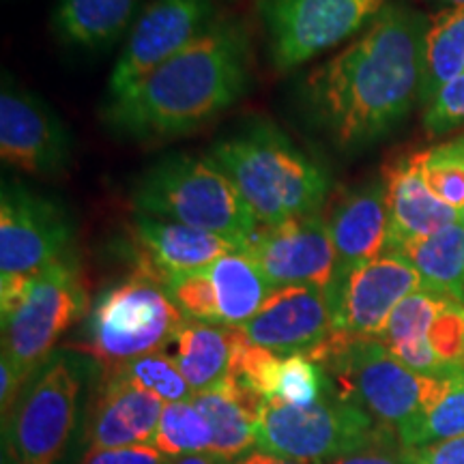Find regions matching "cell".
I'll return each instance as SVG.
<instances>
[{"mask_svg":"<svg viewBox=\"0 0 464 464\" xmlns=\"http://www.w3.org/2000/svg\"><path fill=\"white\" fill-rule=\"evenodd\" d=\"M166 290L188 321L219 324L216 288H213L207 266L200 271L170 277L166 280Z\"/></svg>","mask_w":464,"mask_h":464,"instance_id":"obj_33","label":"cell"},{"mask_svg":"<svg viewBox=\"0 0 464 464\" xmlns=\"http://www.w3.org/2000/svg\"><path fill=\"white\" fill-rule=\"evenodd\" d=\"M327 464H420L417 448H404L402 443H385L348 454Z\"/></svg>","mask_w":464,"mask_h":464,"instance_id":"obj_37","label":"cell"},{"mask_svg":"<svg viewBox=\"0 0 464 464\" xmlns=\"http://www.w3.org/2000/svg\"><path fill=\"white\" fill-rule=\"evenodd\" d=\"M423 177L432 194L460 216L464 211V136L423 150Z\"/></svg>","mask_w":464,"mask_h":464,"instance_id":"obj_30","label":"cell"},{"mask_svg":"<svg viewBox=\"0 0 464 464\" xmlns=\"http://www.w3.org/2000/svg\"><path fill=\"white\" fill-rule=\"evenodd\" d=\"M213 434L191 402H170L161 411L153 448L164 456H191L211 450Z\"/></svg>","mask_w":464,"mask_h":464,"instance_id":"obj_27","label":"cell"},{"mask_svg":"<svg viewBox=\"0 0 464 464\" xmlns=\"http://www.w3.org/2000/svg\"><path fill=\"white\" fill-rule=\"evenodd\" d=\"M168 464H232V460L222 456L211 454V451H202V454H191L177 458V460H170Z\"/></svg>","mask_w":464,"mask_h":464,"instance_id":"obj_41","label":"cell"},{"mask_svg":"<svg viewBox=\"0 0 464 464\" xmlns=\"http://www.w3.org/2000/svg\"><path fill=\"white\" fill-rule=\"evenodd\" d=\"M232 464H301L299 460H290V458H282L276 454H269V451H252V454L243 456L241 460Z\"/></svg>","mask_w":464,"mask_h":464,"instance_id":"obj_40","label":"cell"},{"mask_svg":"<svg viewBox=\"0 0 464 464\" xmlns=\"http://www.w3.org/2000/svg\"><path fill=\"white\" fill-rule=\"evenodd\" d=\"M387 0H258L277 72L304 63L365 31Z\"/></svg>","mask_w":464,"mask_h":464,"instance_id":"obj_10","label":"cell"},{"mask_svg":"<svg viewBox=\"0 0 464 464\" xmlns=\"http://www.w3.org/2000/svg\"><path fill=\"white\" fill-rule=\"evenodd\" d=\"M252 48L246 26L219 20L198 42L116 97L103 119L131 140H168L198 130L247 91Z\"/></svg>","mask_w":464,"mask_h":464,"instance_id":"obj_2","label":"cell"},{"mask_svg":"<svg viewBox=\"0 0 464 464\" xmlns=\"http://www.w3.org/2000/svg\"><path fill=\"white\" fill-rule=\"evenodd\" d=\"M430 15L390 0L344 50L307 75L305 112L342 150L385 138L421 103Z\"/></svg>","mask_w":464,"mask_h":464,"instance_id":"obj_1","label":"cell"},{"mask_svg":"<svg viewBox=\"0 0 464 464\" xmlns=\"http://www.w3.org/2000/svg\"><path fill=\"white\" fill-rule=\"evenodd\" d=\"M456 437H464V368L448 374L443 398L428 415L421 448Z\"/></svg>","mask_w":464,"mask_h":464,"instance_id":"obj_34","label":"cell"},{"mask_svg":"<svg viewBox=\"0 0 464 464\" xmlns=\"http://www.w3.org/2000/svg\"><path fill=\"white\" fill-rule=\"evenodd\" d=\"M131 207L140 216L213 232L241 247L260 226L230 179L194 155H172L144 170L133 185Z\"/></svg>","mask_w":464,"mask_h":464,"instance_id":"obj_5","label":"cell"},{"mask_svg":"<svg viewBox=\"0 0 464 464\" xmlns=\"http://www.w3.org/2000/svg\"><path fill=\"white\" fill-rule=\"evenodd\" d=\"M305 357L321 365L342 398L362 404L404 448H421L428 415L443 398L448 376L415 372L381 340L342 329Z\"/></svg>","mask_w":464,"mask_h":464,"instance_id":"obj_3","label":"cell"},{"mask_svg":"<svg viewBox=\"0 0 464 464\" xmlns=\"http://www.w3.org/2000/svg\"><path fill=\"white\" fill-rule=\"evenodd\" d=\"M239 327H226V324L185 321L170 344L185 381L194 393L207 392L218 387L230 372L232 351Z\"/></svg>","mask_w":464,"mask_h":464,"instance_id":"obj_21","label":"cell"},{"mask_svg":"<svg viewBox=\"0 0 464 464\" xmlns=\"http://www.w3.org/2000/svg\"><path fill=\"white\" fill-rule=\"evenodd\" d=\"M420 464H464V437L417 448Z\"/></svg>","mask_w":464,"mask_h":464,"instance_id":"obj_39","label":"cell"},{"mask_svg":"<svg viewBox=\"0 0 464 464\" xmlns=\"http://www.w3.org/2000/svg\"><path fill=\"white\" fill-rule=\"evenodd\" d=\"M213 0H150L136 17L116 65L108 97H116L218 24Z\"/></svg>","mask_w":464,"mask_h":464,"instance_id":"obj_11","label":"cell"},{"mask_svg":"<svg viewBox=\"0 0 464 464\" xmlns=\"http://www.w3.org/2000/svg\"><path fill=\"white\" fill-rule=\"evenodd\" d=\"M166 456L149 445L116 450H89L82 464H168Z\"/></svg>","mask_w":464,"mask_h":464,"instance_id":"obj_38","label":"cell"},{"mask_svg":"<svg viewBox=\"0 0 464 464\" xmlns=\"http://www.w3.org/2000/svg\"><path fill=\"white\" fill-rule=\"evenodd\" d=\"M420 288V274L400 252H385L335 274L327 288L335 329L362 338H381L400 301Z\"/></svg>","mask_w":464,"mask_h":464,"instance_id":"obj_13","label":"cell"},{"mask_svg":"<svg viewBox=\"0 0 464 464\" xmlns=\"http://www.w3.org/2000/svg\"><path fill=\"white\" fill-rule=\"evenodd\" d=\"M108 372H119L125 379L136 382L144 392L153 393L161 402H191L194 398V390L174 359L164 351L150 353V355H142L131 362L116 365V368L108 370Z\"/></svg>","mask_w":464,"mask_h":464,"instance_id":"obj_28","label":"cell"},{"mask_svg":"<svg viewBox=\"0 0 464 464\" xmlns=\"http://www.w3.org/2000/svg\"><path fill=\"white\" fill-rule=\"evenodd\" d=\"M464 73V7H448L430 15L423 52L421 103L450 80Z\"/></svg>","mask_w":464,"mask_h":464,"instance_id":"obj_26","label":"cell"},{"mask_svg":"<svg viewBox=\"0 0 464 464\" xmlns=\"http://www.w3.org/2000/svg\"><path fill=\"white\" fill-rule=\"evenodd\" d=\"M188 318L174 305L166 284L147 269L114 284L97 297L80 344L106 370L170 346Z\"/></svg>","mask_w":464,"mask_h":464,"instance_id":"obj_7","label":"cell"},{"mask_svg":"<svg viewBox=\"0 0 464 464\" xmlns=\"http://www.w3.org/2000/svg\"><path fill=\"white\" fill-rule=\"evenodd\" d=\"M420 274L423 288L464 304V224L451 222L400 249Z\"/></svg>","mask_w":464,"mask_h":464,"instance_id":"obj_24","label":"cell"},{"mask_svg":"<svg viewBox=\"0 0 464 464\" xmlns=\"http://www.w3.org/2000/svg\"><path fill=\"white\" fill-rule=\"evenodd\" d=\"M460 222H462V224H464V211H462V213H460Z\"/></svg>","mask_w":464,"mask_h":464,"instance_id":"obj_43","label":"cell"},{"mask_svg":"<svg viewBox=\"0 0 464 464\" xmlns=\"http://www.w3.org/2000/svg\"><path fill=\"white\" fill-rule=\"evenodd\" d=\"M84 310L82 274L72 254H65L33 276L20 304L3 314V353L28 381Z\"/></svg>","mask_w":464,"mask_h":464,"instance_id":"obj_9","label":"cell"},{"mask_svg":"<svg viewBox=\"0 0 464 464\" xmlns=\"http://www.w3.org/2000/svg\"><path fill=\"white\" fill-rule=\"evenodd\" d=\"M282 362L284 357L277 355V353L249 342L247 335L239 327V334H237L235 340V351H232L228 376L239 381L241 385L249 387L252 392H256L258 396L269 400L277 396Z\"/></svg>","mask_w":464,"mask_h":464,"instance_id":"obj_31","label":"cell"},{"mask_svg":"<svg viewBox=\"0 0 464 464\" xmlns=\"http://www.w3.org/2000/svg\"><path fill=\"white\" fill-rule=\"evenodd\" d=\"M450 301L451 299L432 293V290L428 288L415 290L413 295H409V297L400 301L396 310L392 312L390 321H387L385 332H382L381 338L376 340H381L387 348L426 340L434 318L440 314V310H443Z\"/></svg>","mask_w":464,"mask_h":464,"instance_id":"obj_29","label":"cell"},{"mask_svg":"<svg viewBox=\"0 0 464 464\" xmlns=\"http://www.w3.org/2000/svg\"><path fill=\"white\" fill-rule=\"evenodd\" d=\"M276 288L332 286L338 254L329 226L321 216L295 218L276 226H258L243 247Z\"/></svg>","mask_w":464,"mask_h":464,"instance_id":"obj_14","label":"cell"},{"mask_svg":"<svg viewBox=\"0 0 464 464\" xmlns=\"http://www.w3.org/2000/svg\"><path fill=\"white\" fill-rule=\"evenodd\" d=\"M241 329L249 342L277 355H307L335 329L327 290L316 286L276 288L258 314Z\"/></svg>","mask_w":464,"mask_h":464,"instance_id":"obj_16","label":"cell"},{"mask_svg":"<svg viewBox=\"0 0 464 464\" xmlns=\"http://www.w3.org/2000/svg\"><path fill=\"white\" fill-rule=\"evenodd\" d=\"M260 226L318 216L329 194L324 168L271 123L249 125L208 149Z\"/></svg>","mask_w":464,"mask_h":464,"instance_id":"obj_4","label":"cell"},{"mask_svg":"<svg viewBox=\"0 0 464 464\" xmlns=\"http://www.w3.org/2000/svg\"><path fill=\"white\" fill-rule=\"evenodd\" d=\"M84 365L56 353L34 372L5 417V445L14 464H54L65 454L75 426Z\"/></svg>","mask_w":464,"mask_h":464,"instance_id":"obj_8","label":"cell"},{"mask_svg":"<svg viewBox=\"0 0 464 464\" xmlns=\"http://www.w3.org/2000/svg\"><path fill=\"white\" fill-rule=\"evenodd\" d=\"M131 232L144 256L142 269L155 274L164 284L174 276L205 269L226 254L243 252L239 243L226 237L140 213H136Z\"/></svg>","mask_w":464,"mask_h":464,"instance_id":"obj_19","label":"cell"},{"mask_svg":"<svg viewBox=\"0 0 464 464\" xmlns=\"http://www.w3.org/2000/svg\"><path fill=\"white\" fill-rule=\"evenodd\" d=\"M0 155L33 177H58L72 161V138L48 103L3 80L0 92Z\"/></svg>","mask_w":464,"mask_h":464,"instance_id":"obj_15","label":"cell"},{"mask_svg":"<svg viewBox=\"0 0 464 464\" xmlns=\"http://www.w3.org/2000/svg\"><path fill=\"white\" fill-rule=\"evenodd\" d=\"M432 3L448 5V7H464V0H432Z\"/></svg>","mask_w":464,"mask_h":464,"instance_id":"obj_42","label":"cell"},{"mask_svg":"<svg viewBox=\"0 0 464 464\" xmlns=\"http://www.w3.org/2000/svg\"><path fill=\"white\" fill-rule=\"evenodd\" d=\"M142 0H58L54 31L75 48L95 50L114 44L127 31Z\"/></svg>","mask_w":464,"mask_h":464,"instance_id":"obj_22","label":"cell"},{"mask_svg":"<svg viewBox=\"0 0 464 464\" xmlns=\"http://www.w3.org/2000/svg\"><path fill=\"white\" fill-rule=\"evenodd\" d=\"M428 342L450 370L464 368V304L450 301L434 318Z\"/></svg>","mask_w":464,"mask_h":464,"instance_id":"obj_35","label":"cell"},{"mask_svg":"<svg viewBox=\"0 0 464 464\" xmlns=\"http://www.w3.org/2000/svg\"><path fill=\"white\" fill-rule=\"evenodd\" d=\"M464 125V73L450 80L426 103L423 127L430 136H440Z\"/></svg>","mask_w":464,"mask_h":464,"instance_id":"obj_36","label":"cell"},{"mask_svg":"<svg viewBox=\"0 0 464 464\" xmlns=\"http://www.w3.org/2000/svg\"><path fill=\"white\" fill-rule=\"evenodd\" d=\"M327 390V374L304 353L286 355L282 362L280 382H277V398L293 406H312L324 396Z\"/></svg>","mask_w":464,"mask_h":464,"instance_id":"obj_32","label":"cell"},{"mask_svg":"<svg viewBox=\"0 0 464 464\" xmlns=\"http://www.w3.org/2000/svg\"><path fill=\"white\" fill-rule=\"evenodd\" d=\"M191 404L198 409V413L211 428L213 443L208 450L211 454L232 460L256 445L258 417L243 409V404L232 396L224 381L213 390L194 393Z\"/></svg>","mask_w":464,"mask_h":464,"instance_id":"obj_25","label":"cell"},{"mask_svg":"<svg viewBox=\"0 0 464 464\" xmlns=\"http://www.w3.org/2000/svg\"><path fill=\"white\" fill-rule=\"evenodd\" d=\"M164 402L144 392L119 372H108L95 409L91 413L86 437L91 450H116L144 445L155 439Z\"/></svg>","mask_w":464,"mask_h":464,"instance_id":"obj_20","label":"cell"},{"mask_svg":"<svg viewBox=\"0 0 464 464\" xmlns=\"http://www.w3.org/2000/svg\"><path fill=\"white\" fill-rule=\"evenodd\" d=\"M72 218L58 202L20 183H3L0 194V280L33 277L69 254Z\"/></svg>","mask_w":464,"mask_h":464,"instance_id":"obj_12","label":"cell"},{"mask_svg":"<svg viewBox=\"0 0 464 464\" xmlns=\"http://www.w3.org/2000/svg\"><path fill=\"white\" fill-rule=\"evenodd\" d=\"M216 288L219 324L243 327L258 314L276 286L247 254L232 252L207 266Z\"/></svg>","mask_w":464,"mask_h":464,"instance_id":"obj_23","label":"cell"},{"mask_svg":"<svg viewBox=\"0 0 464 464\" xmlns=\"http://www.w3.org/2000/svg\"><path fill=\"white\" fill-rule=\"evenodd\" d=\"M400 443L362 404L342 398L327 376L324 396L312 406H293L269 398L258 420L256 448L290 460L327 464L335 458Z\"/></svg>","mask_w":464,"mask_h":464,"instance_id":"obj_6","label":"cell"},{"mask_svg":"<svg viewBox=\"0 0 464 464\" xmlns=\"http://www.w3.org/2000/svg\"><path fill=\"white\" fill-rule=\"evenodd\" d=\"M324 222L338 254L335 274L385 254L390 246V211L382 179H372L338 196Z\"/></svg>","mask_w":464,"mask_h":464,"instance_id":"obj_18","label":"cell"},{"mask_svg":"<svg viewBox=\"0 0 464 464\" xmlns=\"http://www.w3.org/2000/svg\"><path fill=\"white\" fill-rule=\"evenodd\" d=\"M382 183L390 211V246L387 252H400L417 239L432 235L460 216L443 205L423 177V150L398 158L382 170Z\"/></svg>","mask_w":464,"mask_h":464,"instance_id":"obj_17","label":"cell"}]
</instances>
